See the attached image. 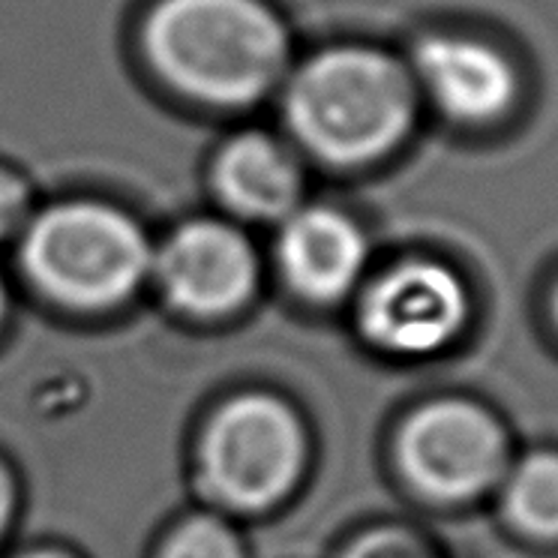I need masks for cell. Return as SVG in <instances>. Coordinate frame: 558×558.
I'll list each match as a JSON object with an SVG mask.
<instances>
[{
  "label": "cell",
  "mask_w": 558,
  "mask_h": 558,
  "mask_svg": "<svg viewBox=\"0 0 558 558\" xmlns=\"http://www.w3.org/2000/svg\"><path fill=\"white\" fill-rule=\"evenodd\" d=\"M145 46L169 85L214 106L265 97L289 63L286 27L262 0H162Z\"/></svg>",
  "instance_id": "1"
},
{
  "label": "cell",
  "mask_w": 558,
  "mask_h": 558,
  "mask_svg": "<svg viewBox=\"0 0 558 558\" xmlns=\"http://www.w3.org/2000/svg\"><path fill=\"white\" fill-rule=\"evenodd\" d=\"M414 78L381 51L333 49L301 66L286 118L313 154L366 162L400 145L414 121Z\"/></svg>",
  "instance_id": "2"
},
{
  "label": "cell",
  "mask_w": 558,
  "mask_h": 558,
  "mask_svg": "<svg viewBox=\"0 0 558 558\" xmlns=\"http://www.w3.org/2000/svg\"><path fill=\"white\" fill-rule=\"evenodd\" d=\"M31 277L54 298L78 306L121 301L150 265L145 234L133 219L90 202L51 207L25 243Z\"/></svg>",
  "instance_id": "3"
},
{
  "label": "cell",
  "mask_w": 558,
  "mask_h": 558,
  "mask_svg": "<svg viewBox=\"0 0 558 558\" xmlns=\"http://www.w3.org/2000/svg\"><path fill=\"white\" fill-rule=\"evenodd\" d=\"M301 429L292 412L267 397H243L222 409L205 438V477L222 501L265 508L301 472Z\"/></svg>",
  "instance_id": "4"
},
{
  "label": "cell",
  "mask_w": 558,
  "mask_h": 558,
  "mask_svg": "<svg viewBox=\"0 0 558 558\" xmlns=\"http://www.w3.org/2000/svg\"><path fill=\"white\" fill-rule=\"evenodd\" d=\"M400 457L414 484L441 498H469L496 484L508 462L498 424L469 402L426 405L405 424Z\"/></svg>",
  "instance_id": "5"
},
{
  "label": "cell",
  "mask_w": 558,
  "mask_h": 558,
  "mask_svg": "<svg viewBox=\"0 0 558 558\" xmlns=\"http://www.w3.org/2000/svg\"><path fill=\"white\" fill-rule=\"evenodd\" d=\"M414 78L448 118L489 126L517 109L522 78L508 51L486 39L433 34L414 49Z\"/></svg>",
  "instance_id": "6"
},
{
  "label": "cell",
  "mask_w": 558,
  "mask_h": 558,
  "mask_svg": "<svg viewBox=\"0 0 558 558\" xmlns=\"http://www.w3.org/2000/svg\"><path fill=\"white\" fill-rule=\"evenodd\" d=\"M465 292L450 270L405 265L378 282L364 304V330L390 352H436L465 325Z\"/></svg>",
  "instance_id": "7"
},
{
  "label": "cell",
  "mask_w": 558,
  "mask_h": 558,
  "mask_svg": "<svg viewBox=\"0 0 558 558\" xmlns=\"http://www.w3.org/2000/svg\"><path fill=\"white\" fill-rule=\"evenodd\" d=\"M159 279L178 306L195 316H217L250 294L255 262L238 231L217 222H193L166 243Z\"/></svg>",
  "instance_id": "8"
},
{
  "label": "cell",
  "mask_w": 558,
  "mask_h": 558,
  "mask_svg": "<svg viewBox=\"0 0 558 558\" xmlns=\"http://www.w3.org/2000/svg\"><path fill=\"white\" fill-rule=\"evenodd\" d=\"M364 238L352 219L333 210H304L279 238V258L294 289L313 301H330L352 286L364 267Z\"/></svg>",
  "instance_id": "9"
},
{
  "label": "cell",
  "mask_w": 558,
  "mask_h": 558,
  "mask_svg": "<svg viewBox=\"0 0 558 558\" xmlns=\"http://www.w3.org/2000/svg\"><path fill=\"white\" fill-rule=\"evenodd\" d=\"M217 186L234 210L274 219L294 207L301 178L294 159L274 138L241 135L219 154Z\"/></svg>",
  "instance_id": "10"
},
{
  "label": "cell",
  "mask_w": 558,
  "mask_h": 558,
  "mask_svg": "<svg viewBox=\"0 0 558 558\" xmlns=\"http://www.w3.org/2000/svg\"><path fill=\"white\" fill-rule=\"evenodd\" d=\"M505 508L517 529L532 537H558V453H537L520 462L505 489Z\"/></svg>",
  "instance_id": "11"
},
{
  "label": "cell",
  "mask_w": 558,
  "mask_h": 558,
  "mask_svg": "<svg viewBox=\"0 0 558 558\" xmlns=\"http://www.w3.org/2000/svg\"><path fill=\"white\" fill-rule=\"evenodd\" d=\"M166 558H241V546L219 522L195 520L174 534Z\"/></svg>",
  "instance_id": "12"
},
{
  "label": "cell",
  "mask_w": 558,
  "mask_h": 558,
  "mask_svg": "<svg viewBox=\"0 0 558 558\" xmlns=\"http://www.w3.org/2000/svg\"><path fill=\"white\" fill-rule=\"evenodd\" d=\"M25 214V186L13 174L0 171V234L13 229Z\"/></svg>",
  "instance_id": "13"
},
{
  "label": "cell",
  "mask_w": 558,
  "mask_h": 558,
  "mask_svg": "<svg viewBox=\"0 0 558 558\" xmlns=\"http://www.w3.org/2000/svg\"><path fill=\"white\" fill-rule=\"evenodd\" d=\"M366 558H421L414 556V549L400 541H376L373 546H366Z\"/></svg>",
  "instance_id": "14"
},
{
  "label": "cell",
  "mask_w": 558,
  "mask_h": 558,
  "mask_svg": "<svg viewBox=\"0 0 558 558\" xmlns=\"http://www.w3.org/2000/svg\"><path fill=\"white\" fill-rule=\"evenodd\" d=\"M10 508H13V486H10L7 472L0 469V529H3V522L10 517Z\"/></svg>",
  "instance_id": "15"
},
{
  "label": "cell",
  "mask_w": 558,
  "mask_h": 558,
  "mask_svg": "<svg viewBox=\"0 0 558 558\" xmlns=\"http://www.w3.org/2000/svg\"><path fill=\"white\" fill-rule=\"evenodd\" d=\"M0 313H3V292H0Z\"/></svg>",
  "instance_id": "16"
},
{
  "label": "cell",
  "mask_w": 558,
  "mask_h": 558,
  "mask_svg": "<svg viewBox=\"0 0 558 558\" xmlns=\"http://www.w3.org/2000/svg\"><path fill=\"white\" fill-rule=\"evenodd\" d=\"M31 558H61V556H31Z\"/></svg>",
  "instance_id": "17"
},
{
  "label": "cell",
  "mask_w": 558,
  "mask_h": 558,
  "mask_svg": "<svg viewBox=\"0 0 558 558\" xmlns=\"http://www.w3.org/2000/svg\"><path fill=\"white\" fill-rule=\"evenodd\" d=\"M556 318H558V294H556Z\"/></svg>",
  "instance_id": "18"
}]
</instances>
